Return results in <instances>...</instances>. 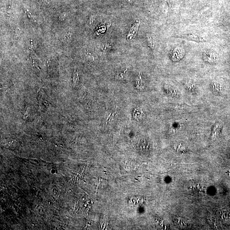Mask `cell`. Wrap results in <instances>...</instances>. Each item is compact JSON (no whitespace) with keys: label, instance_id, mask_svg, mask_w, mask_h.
I'll return each mask as SVG.
<instances>
[{"label":"cell","instance_id":"11","mask_svg":"<svg viewBox=\"0 0 230 230\" xmlns=\"http://www.w3.org/2000/svg\"><path fill=\"white\" fill-rule=\"evenodd\" d=\"M176 150L179 152H184L186 151V148L185 146L182 144L178 145L176 146Z\"/></svg>","mask_w":230,"mask_h":230},{"label":"cell","instance_id":"13","mask_svg":"<svg viewBox=\"0 0 230 230\" xmlns=\"http://www.w3.org/2000/svg\"><path fill=\"white\" fill-rule=\"evenodd\" d=\"M95 18L94 17H91V18H90V20H89V25H92V24H93L94 22L95 21Z\"/></svg>","mask_w":230,"mask_h":230},{"label":"cell","instance_id":"10","mask_svg":"<svg viewBox=\"0 0 230 230\" xmlns=\"http://www.w3.org/2000/svg\"><path fill=\"white\" fill-rule=\"evenodd\" d=\"M111 49V46L108 43H105L102 46L101 51L102 53H107Z\"/></svg>","mask_w":230,"mask_h":230},{"label":"cell","instance_id":"6","mask_svg":"<svg viewBox=\"0 0 230 230\" xmlns=\"http://www.w3.org/2000/svg\"><path fill=\"white\" fill-rule=\"evenodd\" d=\"M221 128H222V125L221 124L218 123L216 124L213 130L212 135H211L212 139L214 140L218 137L221 132Z\"/></svg>","mask_w":230,"mask_h":230},{"label":"cell","instance_id":"1","mask_svg":"<svg viewBox=\"0 0 230 230\" xmlns=\"http://www.w3.org/2000/svg\"><path fill=\"white\" fill-rule=\"evenodd\" d=\"M187 189L192 194L198 197L203 196L206 192L205 188L204 186L197 183H193L188 184Z\"/></svg>","mask_w":230,"mask_h":230},{"label":"cell","instance_id":"7","mask_svg":"<svg viewBox=\"0 0 230 230\" xmlns=\"http://www.w3.org/2000/svg\"><path fill=\"white\" fill-rule=\"evenodd\" d=\"M184 38L187 39H189L190 40L197 41V42H204L205 41V39L203 38L202 37L199 36L198 35H196L194 34H190L189 35H186L183 36Z\"/></svg>","mask_w":230,"mask_h":230},{"label":"cell","instance_id":"16","mask_svg":"<svg viewBox=\"0 0 230 230\" xmlns=\"http://www.w3.org/2000/svg\"><path fill=\"white\" fill-rule=\"evenodd\" d=\"M228 175L230 176V171H229V172H228Z\"/></svg>","mask_w":230,"mask_h":230},{"label":"cell","instance_id":"5","mask_svg":"<svg viewBox=\"0 0 230 230\" xmlns=\"http://www.w3.org/2000/svg\"><path fill=\"white\" fill-rule=\"evenodd\" d=\"M139 21L136 22L134 25H133L132 28L131 29L130 31L129 32V34L127 36V39L128 40L133 39L134 38L135 36H136V34L137 33V31L139 25Z\"/></svg>","mask_w":230,"mask_h":230},{"label":"cell","instance_id":"2","mask_svg":"<svg viewBox=\"0 0 230 230\" xmlns=\"http://www.w3.org/2000/svg\"><path fill=\"white\" fill-rule=\"evenodd\" d=\"M185 55V51L182 48L177 47L174 49L171 53V58L174 62H176L181 59Z\"/></svg>","mask_w":230,"mask_h":230},{"label":"cell","instance_id":"4","mask_svg":"<svg viewBox=\"0 0 230 230\" xmlns=\"http://www.w3.org/2000/svg\"><path fill=\"white\" fill-rule=\"evenodd\" d=\"M174 222L177 226L179 227V228L182 229H186L188 228L190 225V224L186 220L182 218L178 217H176L174 218Z\"/></svg>","mask_w":230,"mask_h":230},{"label":"cell","instance_id":"14","mask_svg":"<svg viewBox=\"0 0 230 230\" xmlns=\"http://www.w3.org/2000/svg\"><path fill=\"white\" fill-rule=\"evenodd\" d=\"M51 59H48L47 60L46 62V65L48 67H49L50 66V65H51Z\"/></svg>","mask_w":230,"mask_h":230},{"label":"cell","instance_id":"8","mask_svg":"<svg viewBox=\"0 0 230 230\" xmlns=\"http://www.w3.org/2000/svg\"><path fill=\"white\" fill-rule=\"evenodd\" d=\"M193 108L191 106L187 105L185 104H176L175 105V109L176 110H184V111H190L193 109Z\"/></svg>","mask_w":230,"mask_h":230},{"label":"cell","instance_id":"15","mask_svg":"<svg viewBox=\"0 0 230 230\" xmlns=\"http://www.w3.org/2000/svg\"><path fill=\"white\" fill-rule=\"evenodd\" d=\"M28 109L26 110L25 113V115H24L23 118L26 119L28 116Z\"/></svg>","mask_w":230,"mask_h":230},{"label":"cell","instance_id":"3","mask_svg":"<svg viewBox=\"0 0 230 230\" xmlns=\"http://www.w3.org/2000/svg\"><path fill=\"white\" fill-rule=\"evenodd\" d=\"M203 57L204 60L209 63L213 62L216 60L215 54L214 52L210 50H208L204 52Z\"/></svg>","mask_w":230,"mask_h":230},{"label":"cell","instance_id":"12","mask_svg":"<svg viewBox=\"0 0 230 230\" xmlns=\"http://www.w3.org/2000/svg\"><path fill=\"white\" fill-rule=\"evenodd\" d=\"M74 82H76L78 83V72L77 71L76 73H75V74H74Z\"/></svg>","mask_w":230,"mask_h":230},{"label":"cell","instance_id":"9","mask_svg":"<svg viewBox=\"0 0 230 230\" xmlns=\"http://www.w3.org/2000/svg\"><path fill=\"white\" fill-rule=\"evenodd\" d=\"M147 39H148L147 40H148L149 47H150V48H154L155 45V42L154 39L150 35L147 36Z\"/></svg>","mask_w":230,"mask_h":230}]
</instances>
